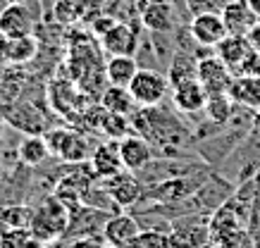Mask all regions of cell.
<instances>
[{
	"mask_svg": "<svg viewBox=\"0 0 260 248\" xmlns=\"http://www.w3.org/2000/svg\"><path fill=\"white\" fill-rule=\"evenodd\" d=\"M253 129L260 131V108H255V112H253Z\"/></svg>",
	"mask_w": 260,
	"mask_h": 248,
	"instance_id": "cell-41",
	"label": "cell"
},
{
	"mask_svg": "<svg viewBox=\"0 0 260 248\" xmlns=\"http://www.w3.org/2000/svg\"><path fill=\"white\" fill-rule=\"evenodd\" d=\"M3 122L22 134H46L48 131L46 115L41 112V108L31 100H22V98L3 110Z\"/></svg>",
	"mask_w": 260,
	"mask_h": 248,
	"instance_id": "cell-8",
	"label": "cell"
},
{
	"mask_svg": "<svg viewBox=\"0 0 260 248\" xmlns=\"http://www.w3.org/2000/svg\"><path fill=\"white\" fill-rule=\"evenodd\" d=\"M139 43L141 39L129 22H117L110 31L101 36V48L108 55H136Z\"/></svg>",
	"mask_w": 260,
	"mask_h": 248,
	"instance_id": "cell-16",
	"label": "cell"
},
{
	"mask_svg": "<svg viewBox=\"0 0 260 248\" xmlns=\"http://www.w3.org/2000/svg\"><path fill=\"white\" fill-rule=\"evenodd\" d=\"M17 155L19 162H24L26 167H41L53 153L43 134H24L17 144Z\"/></svg>",
	"mask_w": 260,
	"mask_h": 248,
	"instance_id": "cell-21",
	"label": "cell"
},
{
	"mask_svg": "<svg viewBox=\"0 0 260 248\" xmlns=\"http://www.w3.org/2000/svg\"><path fill=\"white\" fill-rule=\"evenodd\" d=\"M34 215L31 203H10L0 205V224L3 227H29Z\"/></svg>",
	"mask_w": 260,
	"mask_h": 248,
	"instance_id": "cell-30",
	"label": "cell"
},
{
	"mask_svg": "<svg viewBox=\"0 0 260 248\" xmlns=\"http://www.w3.org/2000/svg\"><path fill=\"white\" fill-rule=\"evenodd\" d=\"M126 248H141V246H136V243H132V246H126Z\"/></svg>",
	"mask_w": 260,
	"mask_h": 248,
	"instance_id": "cell-44",
	"label": "cell"
},
{
	"mask_svg": "<svg viewBox=\"0 0 260 248\" xmlns=\"http://www.w3.org/2000/svg\"><path fill=\"white\" fill-rule=\"evenodd\" d=\"M210 215H186L172 222L170 248H205L210 246Z\"/></svg>",
	"mask_w": 260,
	"mask_h": 248,
	"instance_id": "cell-4",
	"label": "cell"
},
{
	"mask_svg": "<svg viewBox=\"0 0 260 248\" xmlns=\"http://www.w3.org/2000/svg\"><path fill=\"white\" fill-rule=\"evenodd\" d=\"M189 33L196 46H201V48H215L229 31H227V26H224V19H222L220 12L210 10V12H201V15L191 17Z\"/></svg>",
	"mask_w": 260,
	"mask_h": 248,
	"instance_id": "cell-10",
	"label": "cell"
},
{
	"mask_svg": "<svg viewBox=\"0 0 260 248\" xmlns=\"http://www.w3.org/2000/svg\"><path fill=\"white\" fill-rule=\"evenodd\" d=\"M105 239L103 236H79V239H72L70 248H103Z\"/></svg>",
	"mask_w": 260,
	"mask_h": 248,
	"instance_id": "cell-34",
	"label": "cell"
},
{
	"mask_svg": "<svg viewBox=\"0 0 260 248\" xmlns=\"http://www.w3.org/2000/svg\"><path fill=\"white\" fill-rule=\"evenodd\" d=\"M43 136L50 146V153L55 158H60L64 165L86 162V158H91V153H93L86 136L74 131V129H48Z\"/></svg>",
	"mask_w": 260,
	"mask_h": 248,
	"instance_id": "cell-3",
	"label": "cell"
},
{
	"mask_svg": "<svg viewBox=\"0 0 260 248\" xmlns=\"http://www.w3.org/2000/svg\"><path fill=\"white\" fill-rule=\"evenodd\" d=\"M39 39L34 33L22 36V39H10V64H15V67L29 64L39 55Z\"/></svg>",
	"mask_w": 260,
	"mask_h": 248,
	"instance_id": "cell-27",
	"label": "cell"
},
{
	"mask_svg": "<svg viewBox=\"0 0 260 248\" xmlns=\"http://www.w3.org/2000/svg\"><path fill=\"white\" fill-rule=\"evenodd\" d=\"M103 184V189L110 193V198L117 203L119 210H132L139 205V200L143 196V182L139 179L136 172H129V169H122L117 174L108 176V179H98Z\"/></svg>",
	"mask_w": 260,
	"mask_h": 248,
	"instance_id": "cell-7",
	"label": "cell"
},
{
	"mask_svg": "<svg viewBox=\"0 0 260 248\" xmlns=\"http://www.w3.org/2000/svg\"><path fill=\"white\" fill-rule=\"evenodd\" d=\"M232 79H234L232 69L215 55V50L208 53L205 57H198V81L203 84L208 96L227 93L229 86H232Z\"/></svg>",
	"mask_w": 260,
	"mask_h": 248,
	"instance_id": "cell-11",
	"label": "cell"
},
{
	"mask_svg": "<svg viewBox=\"0 0 260 248\" xmlns=\"http://www.w3.org/2000/svg\"><path fill=\"white\" fill-rule=\"evenodd\" d=\"M50 15L55 17L57 24L72 26L81 19H86V10H84L81 0H55L53 8H50Z\"/></svg>",
	"mask_w": 260,
	"mask_h": 248,
	"instance_id": "cell-29",
	"label": "cell"
},
{
	"mask_svg": "<svg viewBox=\"0 0 260 248\" xmlns=\"http://www.w3.org/2000/svg\"><path fill=\"white\" fill-rule=\"evenodd\" d=\"M251 50L253 48H251V43H248V39H246V36H239V33H227V36H224V39L215 46V55L220 57L222 62L232 69V74H237L239 67H241V62L248 57V53H251Z\"/></svg>",
	"mask_w": 260,
	"mask_h": 248,
	"instance_id": "cell-18",
	"label": "cell"
},
{
	"mask_svg": "<svg viewBox=\"0 0 260 248\" xmlns=\"http://www.w3.org/2000/svg\"><path fill=\"white\" fill-rule=\"evenodd\" d=\"M0 5H3V0H0ZM0 10H3V8H0Z\"/></svg>",
	"mask_w": 260,
	"mask_h": 248,
	"instance_id": "cell-46",
	"label": "cell"
},
{
	"mask_svg": "<svg viewBox=\"0 0 260 248\" xmlns=\"http://www.w3.org/2000/svg\"><path fill=\"white\" fill-rule=\"evenodd\" d=\"M158 3H170V0H136V8L141 12L143 8H148V5H158Z\"/></svg>",
	"mask_w": 260,
	"mask_h": 248,
	"instance_id": "cell-39",
	"label": "cell"
},
{
	"mask_svg": "<svg viewBox=\"0 0 260 248\" xmlns=\"http://www.w3.org/2000/svg\"><path fill=\"white\" fill-rule=\"evenodd\" d=\"M0 122H3V110H0Z\"/></svg>",
	"mask_w": 260,
	"mask_h": 248,
	"instance_id": "cell-45",
	"label": "cell"
},
{
	"mask_svg": "<svg viewBox=\"0 0 260 248\" xmlns=\"http://www.w3.org/2000/svg\"><path fill=\"white\" fill-rule=\"evenodd\" d=\"M117 148H119L122 165H124V169H129V172H139V169H143L153 158H155L153 144H150L146 136L136 134V131L126 134L124 138H119Z\"/></svg>",
	"mask_w": 260,
	"mask_h": 248,
	"instance_id": "cell-12",
	"label": "cell"
},
{
	"mask_svg": "<svg viewBox=\"0 0 260 248\" xmlns=\"http://www.w3.org/2000/svg\"><path fill=\"white\" fill-rule=\"evenodd\" d=\"M108 217H110V212H105L101 208L79 205L70 212V224H67V232H64L62 239L72 241L79 239V236H103Z\"/></svg>",
	"mask_w": 260,
	"mask_h": 248,
	"instance_id": "cell-9",
	"label": "cell"
},
{
	"mask_svg": "<svg viewBox=\"0 0 260 248\" xmlns=\"http://www.w3.org/2000/svg\"><path fill=\"white\" fill-rule=\"evenodd\" d=\"M103 248H117V246H110V243H105V246H103Z\"/></svg>",
	"mask_w": 260,
	"mask_h": 248,
	"instance_id": "cell-43",
	"label": "cell"
},
{
	"mask_svg": "<svg viewBox=\"0 0 260 248\" xmlns=\"http://www.w3.org/2000/svg\"><path fill=\"white\" fill-rule=\"evenodd\" d=\"M5 3H12V5H22V8H29L34 12V17L36 19H41L43 17V0H5Z\"/></svg>",
	"mask_w": 260,
	"mask_h": 248,
	"instance_id": "cell-35",
	"label": "cell"
},
{
	"mask_svg": "<svg viewBox=\"0 0 260 248\" xmlns=\"http://www.w3.org/2000/svg\"><path fill=\"white\" fill-rule=\"evenodd\" d=\"M10 67V39L0 31V69Z\"/></svg>",
	"mask_w": 260,
	"mask_h": 248,
	"instance_id": "cell-36",
	"label": "cell"
},
{
	"mask_svg": "<svg viewBox=\"0 0 260 248\" xmlns=\"http://www.w3.org/2000/svg\"><path fill=\"white\" fill-rule=\"evenodd\" d=\"M88 22H91V33L101 39L103 33L110 31V29H112L115 24H117L119 19H117L115 15H112V12H98V15H93L91 19H88Z\"/></svg>",
	"mask_w": 260,
	"mask_h": 248,
	"instance_id": "cell-33",
	"label": "cell"
},
{
	"mask_svg": "<svg viewBox=\"0 0 260 248\" xmlns=\"http://www.w3.org/2000/svg\"><path fill=\"white\" fill-rule=\"evenodd\" d=\"M165 74H167V81H170L172 88L184 84V81L198 79V55L186 48H179L172 55L170 64H167Z\"/></svg>",
	"mask_w": 260,
	"mask_h": 248,
	"instance_id": "cell-19",
	"label": "cell"
},
{
	"mask_svg": "<svg viewBox=\"0 0 260 248\" xmlns=\"http://www.w3.org/2000/svg\"><path fill=\"white\" fill-rule=\"evenodd\" d=\"M220 15H222V19H224L227 31L229 33H239V36H246L248 29L258 22L246 0H232V3H227V5L222 8Z\"/></svg>",
	"mask_w": 260,
	"mask_h": 248,
	"instance_id": "cell-22",
	"label": "cell"
},
{
	"mask_svg": "<svg viewBox=\"0 0 260 248\" xmlns=\"http://www.w3.org/2000/svg\"><path fill=\"white\" fill-rule=\"evenodd\" d=\"M246 134H248V131H241V129H234V127H224L222 131L213 134V136L203 138V141H196L193 153H196L203 162H208L210 167L217 169L222 162L232 155V151L241 144V138H244Z\"/></svg>",
	"mask_w": 260,
	"mask_h": 248,
	"instance_id": "cell-6",
	"label": "cell"
},
{
	"mask_svg": "<svg viewBox=\"0 0 260 248\" xmlns=\"http://www.w3.org/2000/svg\"><path fill=\"white\" fill-rule=\"evenodd\" d=\"M139 24L146 31L155 33H172L177 26V17H174V3H158V5H148L139 12Z\"/></svg>",
	"mask_w": 260,
	"mask_h": 248,
	"instance_id": "cell-17",
	"label": "cell"
},
{
	"mask_svg": "<svg viewBox=\"0 0 260 248\" xmlns=\"http://www.w3.org/2000/svg\"><path fill=\"white\" fill-rule=\"evenodd\" d=\"M88 162H91V167H93L98 179H108V176L117 174V172L124 169L122 158H119L117 141H115V144H98L93 148V153H91Z\"/></svg>",
	"mask_w": 260,
	"mask_h": 248,
	"instance_id": "cell-20",
	"label": "cell"
},
{
	"mask_svg": "<svg viewBox=\"0 0 260 248\" xmlns=\"http://www.w3.org/2000/svg\"><path fill=\"white\" fill-rule=\"evenodd\" d=\"M229 98L239 105L248 108H260V77H246V74H234L232 86H229Z\"/></svg>",
	"mask_w": 260,
	"mask_h": 248,
	"instance_id": "cell-23",
	"label": "cell"
},
{
	"mask_svg": "<svg viewBox=\"0 0 260 248\" xmlns=\"http://www.w3.org/2000/svg\"><path fill=\"white\" fill-rule=\"evenodd\" d=\"M3 179H5V162L0 158V184H3Z\"/></svg>",
	"mask_w": 260,
	"mask_h": 248,
	"instance_id": "cell-42",
	"label": "cell"
},
{
	"mask_svg": "<svg viewBox=\"0 0 260 248\" xmlns=\"http://www.w3.org/2000/svg\"><path fill=\"white\" fill-rule=\"evenodd\" d=\"M36 17L29 8H22V5H12V3H5L3 10H0V31L5 33L8 39H22V36H29L36 29Z\"/></svg>",
	"mask_w": 260,
	"mask_h": 248,
	"instance_id": "cell-15",
	"label": "cell"
},
{
	"mask_svg": "<svg viewBox=\"0 0 260 248\" xmlns=\"http://www.w3.org/2000/svg\"><path fill=\"white\" fill-rule=\"evenodd\" d=\"M41 248H70V241L67 239H57V241H48Z\"/></svg>",
	"mask_w": 260,
	"mask_h": 248,
	"instance_id": "cell-38",
	"label": "cell"
},
{
	"mask_svg": "<svg viewBox=\"0 0 260 248\" xmlns=\"http://www.w3.org/2000/svg\"><path fill=\"white\" fill-rule=\"evenodd\" d=\"M134 243L141 248H170V234L158 229H141Z\"/></svg>",
	"mask_w": 260,
	"mask_h": 248,
	"instance_id": "cell-32",
	"label": "cell"
},
{
	"mask_svg": "<svg viewBox=\"0 0 260 248\" xmlns=\"http://www.w3.org/2000/svg\"><path fill=\"white\" fill-rule=\"evenodd\" d=\"M67 224H70V210L64 208L53 193L43 196V198L34 205V215H31V222H29V229H31V234L41 243L62 239L64 232H67Z\"/></svg>",
	"mask_w": 260,
	"mask_h": 248,
	"instance_id": "cell-1",
	"label": "cell"
},
{
	"mask_svg": "<svg viewBox=\"0 0 260 248\" xmlns=\"http://www.w3.org/2000/svg\"><path fill=\"white\" fill-rule=\"evenodd\" d=\"M0 196H3V191H0Z\"/></svg>",
	"mask_w": 260,
	"mask_h": 248,
	"instance_id": "cell-47",
	"label": "cell"
},
{
	"mask_svg": "<svg viewBox=\"0 0 260 248\" xmlns=\"http://www.w3.org/2000/svg\"><path fill=\"white\" fill-rule=\"evenodd\" d=\"M170 100H172V108L179 112L181 117H189V115L203 112L205 103H208V91L198 79H191L179 84V86H174L172 93H170Z\"/></svg>",
	"mask_w": 260,
	"mask_h": 248,
	"instance_id": "cell-14",
	"label": "cell"
},
{
	"mask_svg": "<svg viewBox=\"0 0 260 248\" xmlns=\"http://www.w3.org/2000/svg\"><path fill=\"white\" fill-rule=\"evenodd\" d=\"M203 165H208V162H203L201 158H160V155H155L136 174L143 182V186H150V184H158V182H165V179L191 174V172L201 169Z\"/></svg>",
	"mask_w": 260,
	"mask_h": 248,
	"instance_id": "cell-5",
	"label": "cell"
},
{
	"mask_svg": "<svg viewBox=\"0 0 260 248\" xmlns=\"http://www.w3.org/2000/svg\"><path fill=\"white\" fill-rule=\"evenodd\" d=\"M248 3V8H251V12L255 15V19L260 22V0H246Z\"/></svg>",
	"mask_w": 260,
	"mask_h": 248,
	"instance_id": "cell-40",
	"label": "cell"
},
{
	"mask_svg": "<svg viewBox=\"0 0 260 248\" xmlns=\"http://www.w3.org/2000/svg\"><path fill=\"white\" fill-rule=\"evenodd\" d=\"M246 39H248V43H251L253 50H258L260 53V22H255V24L248 29V33H246Z\"/></svg>",
	"mask_w": 260,
	"mask_h": 248,
	"instance_id": "cell-37",
	"label": "cell"
},
{
	"mask_svg": "<svg viewBox=\"0 0 260 248\" xmlns=\"http://www.w3.org/2000/svg\"><path fill=\"white\" fill-rule=\"evenodd\" d=\"M126 88H129V93H132V98H134V103L139 108L162 105L172 93L167 74L160 72V69H150V67H139L136 77Z\"/></svg>",
	"mask_w": 260,
	"mask_h": 248,
	"instance_id": "cell-2",
	"label": "cell"
},
{
	"mask_svg": "<svg viewBox=\"0 0 260 248\" xmlns=\"http://www.w3.org/2000/svg\"><path fill=\"white\" fill-rule=\"evenodd\" d=\"M139 234H141V224H139L134 212H115L105 222L103 239H105V243H110V246L126 248L139 239Z\"/></svg>",
	"mask_w": 260,
	"mask_h": 248,
	"instance_id": "cell-13",
	"label": "cell"
},
{
	"mask_svg": "<svg viewBox=\"0 0 260 248\" xmlns=\"http://www.w3.org/2000/svg\"><path fill=\"white\" fill-rule=\"evenodd\" d=\"M232 112H234V100L229 98V93H215V96H208V103H205V108H203V115L210 122L227 127L229 120H232Z\"/></svg>",
	"mask_w": 260,
	"mask_h": 248,
	"instance_id": "cell-28",
	"label": "cell"
},
{
	"mask_svg": "<svg viewBox=\"0 0 260 248\" xmlns=\"http://www.w3.org/2000/svg\"><path fill=\"white\" fill-rule=\"evenodd\" d=\"M139 67L141 64L136 55H110V60L105 62V79L115 86H129L139 72Z\"/></svg>",
	"mask_w": 260,
	"mask_h": 248,
	"instance_id": "cell-24",
	"label": "cell"
},
{
	"mask_svg": "<svg viewBox=\"0 0 260 248\" xmlns=\"http://www.w3.org/2000/svg\"><path fill=\"white\" fill-rule=\"evenodd\" d=\"M29 227H3L0 224V248H41Z\"/></svg>",
	"mask_w": 260,
	"mask_h": 248,
	"instance_id": "cell-26",
	"label": "cell"
},
{
	"mask_svg": "<svg viewBox=\"0 0 260 248\" xmlns=\"http://www.w3.org/2000/svg\"><path fill=\"white\" fill-rule=\"evenodd\" d=\"M98 131L105 134L108 138H112V141H119V138H124L126 134H132V122H129L126 115H115V112L105 110Z\"/></svg>",
	"mask_w": 260,
	"mask_h": 248,
	"instance_id": "cell-31",
	"label": "cell"
},
{
	"mask_svg": "<svg viewBox=\"0 0 260 248\" xmlns=\"http://www.w3.org/2000/svg\"><path fill=\"white\" fill-rule=\"evenodd\" d=\"M101 105L108 112H115V115H126V117H129V115L139 108V105L134 103L132 93H129V88H126V86H115V84H110L108 88H103Z\"/></svg>",
	"mask_w": 260,
	"mask_h": 248,
	"instance_id": "cell-25",
	"label": "cell"
}]
</instances>
